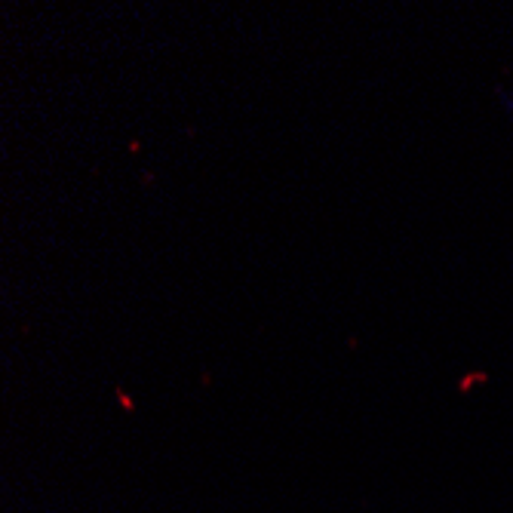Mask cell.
Masks as SVG:
<instances>
[{"label":"cell","mask_w":513,"mask_h":513,"mask_svg":"<svg viewBox=\"0 0 513 513\" xmlns=\"http://www.w3.org/2000/svg\"><path fill=\"white\" fill-rule=\"evenodd\" d=\"M498 99H501V108H504V114H507V117H510V123H513V93L501 90V93H498Z\"/></svg>","instance_id":"cell-1"}]
</instances>
